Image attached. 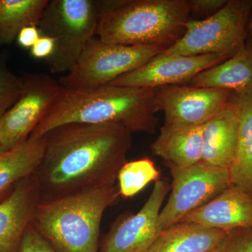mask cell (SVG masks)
Masks as SVG:
<instances>
[{
	"label": "cell",
	"mask_w": 252,
	"mask_h": 252,
	"mask_svg": "<svg viewBox=\"0 0 252 252\" xmlns=\"http://www.w3.org/2000/svg\"><path fill=\"white\" fill-rule=\"evenodd\" d=\"M160 180V171L148 158L126 162L118 174V188L121 196L132 198L149 183Z\"/></svg>",
	"instance_id": "cell-22"
},
{
	"label": "cell",
	"mask_w": 252,
	"mask_h": 252,
	"mask_svg": "<svg viewBox=\"0 0 252 252\" xmlns=\"http://www.w3.org/2000/svg\"><path fill=\"white\" fill-rule=\"evenodd\" d=\"M40 190L32 175L20 181L0 203V252H18Z\"/></svg>",
	"instance_id": "cell-13"
},
{
	"label": "cell",
	"mask_w": 252,
	"mask_h": 252,
	"mask_svg": "<svg viewBox=\"0 0 252 252\" xmlns=\"http://www.w3.org/2000/svg\"><path fill=\"white\" fill-rule=\"evenodd\" d=\"M216 251L252 252V227L229 230Z\"/></svg>",
	"instance_id": "cell-24"
},
{
	"label": "cell",
	"mask_w": 252,
	"mask_h": 252,
	"mask_svg": "<svg viewBox=\"0 0 252 252\" xmlns=\"http://www.w3.org/2000/svg\"><path fill=\"white\" fill-rule=\"evenodd\" d=\"M189 0H104L95 36L105 42L165 50L182 37Z\"/></svg>",
	"instance_id": "cell-4"
},
{
	"label": "cell",
	"mask_w": 252,
	"mask_h": 252,
	"mask_svg": "<svg viewBox=\"0 0 252 252\" xmlns=\"http://www.w3.org/2000/svg\"><path fill=\"white\" fill-rule=\"evenodd\" d=\"M120 196L115 185L39 199L31 224L59 252H99L104 212Z\"/></svg>",
	"instance_id": "cell-3"
},
{
	"label": "cell",
	"mask_w": 252,
	"mask_h": 252,
	"mask_svg": "<svg viewBox=\"0 0 252 252\" xmlns=\"http://www.w3.org/2000/svg\"><path fill=\"white\" fill-rule=\"evenodd\" d=\"M4 152V149H3L2 146H1V142H0V154Z\"/></svg>",
	"instance_id": "cell-30"
},
{
	"label": "cell",
	"mask_w": 252,
	"mask_h": 252,
	"mask_svg": "<svg viewBox=\"0 0 252 252\" xmlns=\"http://www.w3.org/2000/svg\"><path fill=\"white\" fill-rule=\"evenodd\" d=\"M226 60L217 55L177 56L162 51L109 84L138 89L180 85L190 82L200 72Z\"/></svg>",
	"instance_id": "cell-12"
},
{
	"label": "cell",
	"mask_w": 252,
	"mask_h": 252,
	"mask_svg": "<svg viewBox=\"0 0 252 252\" xmlns=\"http://www.w3.org/2000/svg\"><path fill=\"white\" fill-rule=\"evenodd\" d=\"M239 128L234 159L228 168L231 185L252 195V91L234 93Z\"/></svg>",
	"instance_id": "cell-20"
},
{
	"label": "cell",
	"mask_w": 252,
	"mask_h": 252,
	"mask_svg": "<svg viewBox=\"0 0 252 252\" xmlns=\"http://www.w3.org/2000/svg\"><path fill=\"white\" fill-rule=\"evenodd\" d=\"M49 0H0V46L17 39L28 26L39 24Z\"/></svg>",
	"instance_id": "cell-21"
},
{
	"label": "cell",
	"mask_w": 252,
	"mask_h": 252,
	"mask_svg": "<svg viewBox=\"0 0 252 252\" xmlns=\"http://www.w3.org/2000/svg\"><path fill=\"white\" fill-rule=\"evenodd\" d=\"M170 170L171 191L159 215V233L178 223L231 185L228 169L211 166L202 161L186 168Z\"/></svg>",
	"instance_id": "cell-8"
},
{
	"label": "cell",
	"mask_w": 252,
	"mask_h": 252,
	"mask_svg": "<svg viewBox=\"0 0 252 252\" xmlns=\"http://www.w3.org/2000/svg\"><path fill=\"white\" fill-rule=\"evenodd\" d=\"M216 250H215V251H212V252H217Z\"/></svg>",
	"instance_id": "cell-31"
},
{
	"label": "cell",
	"mask_w": 252,
	"mask_h": 252,
	"mask_svg": "<svg viewBox=\"0 0 252 252\" xmlns=\"http://www.w3.org/2000/svg\"><path fill=\"white\" fill-rule=\"evenodd\" d=\"M179 222H191L205 228L225 231L252 228V195L231 185Z\"/></svg>",
	"instance_id": "cell-14"
},
{
	"label": "cell",
	"mask_w": 252,
	"mask_h": 252,
	"mask_svg": "<svg viewBox=\"0 0 252 252\" xmlns=\"http://www.w3.org/2000/svg\"><path fill=\"white\" fill-rule=\"evenodd\" d=\"M102 1L49 0L38 29L41 36L56 41L54 54L46 59L52 74L69 72L86 44L95 36Z\"/></svg>",
	"instance_id": "cell-5"
},
{
	"label": "cell",
	"mask_w": 252,
	"mask_h": 252,
	"mask_svg": "<svg viewBox=\"0 0 252 252\" xmlns=\"http://www.w3.org/2000/svg\"><path fill=\"white\" fill-rule=\"evenodd\" d=\"M227 2L228 0H189L190 16L205 19L218 12Z\"/></svg>",
	"instance_id": "cell-26"
},
{
	"label": "cell",
	"mask_w": 252,
	"mask_h": 252,
	"mask_svg": "<svg viewBox=\"0 0 252 252\" xmlns=\"http://www.w3.org/2000/svg\"><path fill=\"white\" fill-rule=\"evenodd\" d=\"M18 252H59L30 223Z\"/></svg>",
	"instance_id": "cell-25"
},
{
	"label": "cell",
	"mask_w": 252,
	"mask_h": 252,
	"mask_svg": "<svg viewBox=\"0 0 252 252\" xmlns=\"http://www.w3.org/2000/svg\"><path fill=\"white\" fill-rule=\"evenodd\" d=\"M234 92L215 88L171 85L156 89V101L165 124L204 125L221 112Z\"/></svg>",
	"instance_id": "cell-10"
},
{
	"label": "cell",
	"mask_w": 252,
	"mask_h": 252,
	"mask_svg": "<svg viewBox=\"0 0 252 252\" xmlns=\"http://www.w3.org/2000/svg\"><path fill=\"white\" fill-rule=\"evenodd\" d=\"M193 87L215 88L240 94L252 91V45H245L226 61L200 72L189 83Z\"/></svg>",
	"instance_id": "cell-17"
},
{
	"label": "cell",
	"mask_w": 252,
	"mask_h": 252,
	"mask_svg": "<svg viewBox=\"0 0 252 252\" xmlns=\"http://www.w3.org/2000/svg\"><path fill=\"white\" fill-rule=\"evenodd\" d=\"M130 133L116 124L69 123L43 135L44 152L33 177L40 199L115 185L127 162Z\"/></svg>",
	"instance_id": "cell-1"
},
{
	"label": "cell",
	"mask_w": 252,
	"mask_h": 252,
	"mask_svg": "<svg viewBox=\"0 0 252 252\" xmlns=\"http://www.w3.org/2000/svg\"><path fill=\"white\" fill-rule=\"evenodd\" d=\"M160 111L156 89L114 85L71 89L61 86L54 102L29 137H41L69 123L124 126L130 133L154 134Z\"/></svg>",
	"instance_id": "cell-2"
},
{
	"label": "cell",
	"mask_w": 252,
	"mask_h": 252,
	"mask_svg": "<svg viewBox=\"0 0 252 252\" xmlns=\"http://www.w3.org/2000/svg\"><path fill=\"white\" fill-rule=\"evenodd\" d=\"M203 126L164 124L151 144L152 154L162 159L169 169L198 163L203 157Z\"/></svg>",
	"instance_id": "cell-15"
},
{
	"label": "cell",
	"mask_w": 252,
	"mask_h": 252,
	"mask_svg": "<svg viewBox=\"0 0 252 252\" xmlns=\"http://www.w3.org/2000/svg\"><path fill=\"white\" fill-rule=\"evenodd\" d=\"M40 36V32L36 26H28L21 30L16 39L21 48L31 49Z\"/></svg>",
	"instance_id": "cell-28"
},
{
	"label": "cell",
	"mask_w": 252,
	"mask_h": 252,
	"mask_svg": "<svg viewBox=\"0 0 252 252\" xmlns=\"http://www.w3.org/2000/svg\"><path fill=\"white\" fill-rule=\"evenodd\" d=\"M56 41L52 37L41 36L31 49V54L34 59H47L54 54Z\"/></svg>",
	"instance_id": "cell-27"
},
{
	"label": "cell",
	"mask_w": 252,
	"mask_h": 252,
	"mask_svg": "<svg viewBox=\"0 0 252 252\" xmlns=\"http://www.w3.org/2000/svg\"><path fill=\"white\" fill-rule=\"evenodd\" d=\"M164 51L158 46L111 44L94 36L86 44L74 67L60 78L59 83L71 89L107 85Z\"/></svg>",
	"instance_id": "cell-7"
},
{
	"label": "cell",
	"mask_w": 252,
	"mask_h": 252,
	"mask_svg": "<svg viewBox=\"0 0 252 252\" xmlns=\"http://www.w3.org/2000/svg\"><path fill=\"white\" fill-rule=\"evenodd\" d=\"M23 90L16 103L0 117V142L10 150L27 140L49 110L61 85L41 73L23 75Z\"/></svg>",
	"instance_id": "cell-9"
},
{
	"label": "cell",
	"mask_w": 252,
	"mask_h": 252,
	"mask_svg": "<svg viewBox=\"0 0 252 252\" xmlns=\"http://www.w3.org/2000/svg\"><path fill=\"white\" fill-rule=\"evenodd\" d=\"M170 190L166 181L156 182L140 211L122 217L113 224L102 240L99 252H147L160 233L159 215Z\"/></svg>",
	"instance_id": "cell-11"
},
{
	"label": "cell",
	"mask_w": 252,
	"mask_h": 252,
	"mask_svg": "<svg viewBox=\"0 0 252 252\" xmlns=\"http://www.w3.org/2000/svg\"><path fill=\"white\" fill-rule=\"evenodd\" d=\"M228 232L191 222H178L162 230L147 252L215 251Z\"/></svg>",
	"instance_id": "cell-18"
},
{
	"label": "cell",
	"mask_w": 252,
	"mask_h": 252,
	"mask_svg": "<svg viewBox=\"0 0 252 252\" xmlns=\"http://www.w3.org/2000/svg\"><path fill=\"white\" fill-rule=\"evenodd\" d=\"M44 144L43 137H29L14 148L0 154V203L20 181L35 172L44 155Z\"/></svg>",
	"instance_id": "cell-19"
},
{
	"label": "cell",
	"mask_w": 252,
	"mask_h": 252,
	"mask_svg": "<svg viewBox=\"0 0 252 252\" xmlns=\"http://www.w3.org/2000/svg\"><path fill=\"white\" fill-rule=\"evenodd\" d=\"M248 38L252 45V11L248 26Z\"/></svg>",
	"instance_id": "cell-29"
},
{
	"label": "cell",
	"mask_w": 252,
	"mask_h": 252,
	"mask_svg": "<svg viewBox=\"0 0 252 252\" xmlns=\"http://www.w3.org/2000/svg\"><path fill=\"white\" fill-rule=\"evenodd\" d=\"M252 11V0H228L213 16L189 20L182 37L164 52L185 56L217 55L230 59L248 40Z\"/></svg>",
	"instance_id": "cell-6"
},
{
	"label": "cell",
	"mask_w": 252,
	"mask_h": 252,
	"mask_svg": "<svg viewBox=\"0 0 252 252\" xmlns=\"http://www.w3.org/2000/svg\"><path fill=\"white\" fill-rule=\"evenodd\" d=\"M239 118L234 94L228 105L203 126L202 162L229 168L236 152Z\"/></svg>",
	"instance_id": "cell-16"
},
{
	"label": "cell",
	"mask_w": 252,
	"mask_h": 252,
	"mask_svg": "<svg viewBox=\"0 0 252 252\" xmlns=\"http://www.w3.org/2000/svg\"><path fill=\"white\" fill-rule=\"evenodd\" d=\"M6 54H0V117L19 98L23 90V76L18 77L9 70L6 65Z\"/></svg>",
	"instance_id": "cell-23"
}]
</instances>
